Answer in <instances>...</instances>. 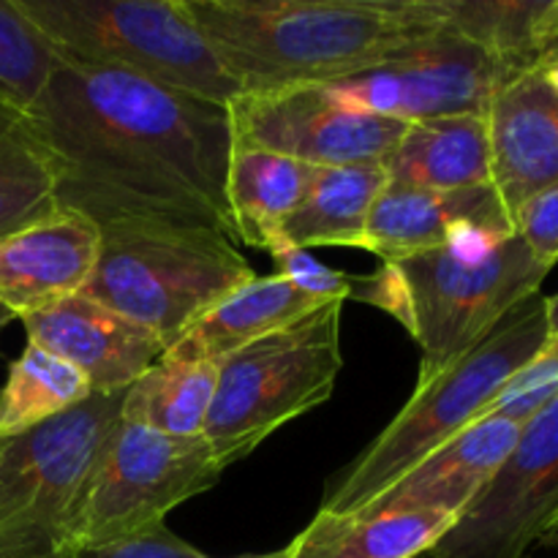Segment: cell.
Segmentation results:
<instances>
[{
	"mask_svg": "<svg viewBox=\"0 0 558 558\" xmlns=\"http://www.w3.org/2000/svg\"><path fill=\"white\" fill-rule=\"evenodd\" d=\"M27 112L52 158L60 207L98 227L194 223L234 240L227 104L60 60Z\"/></svg>",
	"mask_w": 558,
	"mask_h": 558,
	"instance_id": "cell-1",
	"label": "cell"
},
{
	"mask_svg": "<svg viewBox=\"0 0 558 558\" xmlns=\"http://www.w3.org/2000/svg\"><path fill=\"white\" fill-rule=\"evenodd\" d=\"M243 93L327 85L447 31L441 0H185Z\"/></svg>",
	"mask_w": 558,
	"mask_h": 558,
	"instance_id": "cell-2",
	"label": "cell"
},
{
	"mask_svg": "<svg viewBox=\"0 0 558 558\" xmlns=\"http://www.w3.org/2000/svg\"><path fill=\"white\" fill-rule=\"evenodd\" d=\"M548 272L515 232L472 229L439 248L379 262L371 276H357L352 300L390 314L414 338L417 385H425L539 294Z\"/></svg>",
	"mask_w": 558,
	"mask_h": 558,
	"instance_id": "cell-3",
	"label": "cell"
},
{
	"mask_svg": "<svg viewBox=\"0 0 558 558\" xmlns=\"http://www.w3.org/2000/svg\"><path fill=\"white\" fill-rule=\"evenodd\" d=\"M550 338L548 303L532 294L510 311L466 357L414 387L385 430L327 483L322 512L352 515L396 485L420 461L477 423Z\"/></svg>",
	"mask_w": 558,
	"mask_h": 558,
	"instance_id": "cell-4",
	"label": "cell"
},
{
	"mask_svg": "<svg viewBox=\"0 0 558 558\" xmlns=\"http://www.w3.org/2000/svg\"><path fill=\"white\" fill-rule=\"evenodd\" d=\"M238 243L210 227L123 221L101 227L87 298L161 338L163 352L207 308L254 281Z\"/></svg>",
	"mask_w": 558,
	"mask_h": 558,
	"instance_id": "cell-5",
	"label": "cell"
},
{
	"mask_svg": "<svg viewBox=\"0 0 558 558\" xmlns=\"http://www.w3.org/2000/svg\"><path fill=\"white\" fill-rule=\"evenodd\" d=\"M60 60L232 104L240 87L185 0H14Z\"/></svg>",
	"mask_w": 558,
	"mask_h": 558,
	"instance_id": "cell-6",
	"label": "cell"
},
{
	"mask_svg": "<svg viewBox=\"0 0 558 558\" xmlns=\"http://www.w3.org/2000/svg\"><path fill=\"white\" fill-rule=\"evenodd\" d=\"M343 305L330 300L223 360L205 425V441L223 469L330 401L343 371Z\"/></svg>",
	"mask_w": 558,
	"mask_h": 558,
	"instance_id": "cell-7",
	"label": "cell"
},
{
	"mask_svg": "<svg viewBox=\"0 0 558 558\" xmlns=\"http://www.w3.org/2000/svg\"><path fill=\"white\" fill-rule=\"evenodd\" d=\"M125 392L98 396L71 412L0 439V558H74L76 496Z\"/></svg>",
	"mask_w": 558,
	"mask_h": 558,
	"instance_id": "cell-8",
	"label": "cell"
},
{
	"mask_svg": "<svg viewBox=\"0 0 558 558\" xmlns=\"http://www.w3.org/2000/svg\"><path fill=\"white\" fill-rule=\"evenodd\" d=\"M227 469L202 439H178L120 414L76 496V550L101 548L167 523V515L205 494Z\"/></svg>",
	"mask_w": 558,
	"mask_h": 558,
	"instance_id": "cell-9",
	"label": "cell"
},
{
	"mask_svg": "<svg viewBox=\"0 0 558 558\" xmlns=\"http://www.w3.org/2000/svg\"><path fill=\"white\" fill-rule=\"evenodd\" d=\"M512 71L452 27L360 74L327 82L347 107L396 123L445 114H485Z\"/></svg>",
	"mask_w": 558,
	"mask_h": 558,
	"instance_id": "cell-10",
	"label": "cell"
},
{
	"mask_svg": "<svg viewBox=\"0 0 558 558\" xmlns=\"http://www.w3.org/2000/svg\"><path fill=\"white\" fill-rule=\"evenodd\" d=\"M558 518V392L523 423L510 456L456 526L439 558H526Z\"/></svg>",
	"mask_w": 558,
	"mask_h": 558,
	"instance_id": "cell-11",
	"label": "cell"
},
{
	"mask_svg": "<svg viewBox=\"0 0 558 558\" xmlns=\"http://www.w3.org/2000/svg\"><path fill=\"white\" fill-rule=\"evenodd\" d=\"M234 145L281 153L311 167L385 163L407 125L338 101L322 85L243 93L229 104Z\"/></svg>",
	"mask_w": 558,
	"mask_h": 558,
	"instance_id": "cell-12",
	"label": "cell"
},
{
	"mask_svg": "<svg viewBox=\"0 0 558 558\" xmlns=\"http://www.w3.org/2000/svg\"><path fill=\"white\" fill-rule=\"evenodd\" d=\"M27 343L74 365L93 392H125L163 354L161 338L87 294L22 316Z\"/></svg>",
	"mask_w": 558,
	"mask_h": 558,
	"instance_id": "cell-13",
	"label": "cell"
},
{
	"mask_svg": "<svg viewBox=\"0 0 558 558\" xmlns=\"http://www.w3.org/2000/svg\"><path fill=\"white\" fill-rule=\"evenodd\" d=\"M101 254V227L60 207L0 238V311L11 319L85 292Z\"/></svg>",
	"mask_w": 558,
	"mask_h": 558,
	"instance_id": "cell-14",
	"label": "cell"
},
{
	"mask_svg": "<svg viewBox=\"0 0 558 558\" xmlns=\"http://www.w3.org/2000/svg\"><path fill=\"white\" fill-rule=\"evenodd\" d=\"M490 185L510 221L539 191L558 183V96L539 71L507 80L490 101Z\"/></svg>",
	"mask_w": 558,
	"mask_h": 558,
	"instance_id": "cell-15",
	"label": "cell"
},
{
	"mask_svg": "<svg viewBox=\"0 0 558 558\" xmlns=\"http://www.w3.org/2000/svg\"><path fill=\"white\" fill-rule=\"evenodd\" d=\"M521 428L523 423L507 417L477 420L360 512H441L461 518L510 456Z\"/></svg>",
	"mask_w": 558,
	"mask_h": 558,
	"instance_id": "cell-16",
	"label": "cell"
},
{
	"mask_svg": "<svg viewBox=\"0 0 558 558\" xmlns=\"http://www.w3.org/2000/svg\"><path fill=\"white\" fill-rule=\"evenodd\" d=\"M472 229L515 232L494 185L430 191L390 185L381 191L365 227V248L381 262L452 243Z\"/></svg>",
	"mask_w": 558,
	"mask_h": 558,
	"instance_id": "cell-17",
	"label": "cell"
},
{
	"mask_svg": "<svg viewBox=\"0 0 558 558\" xmlns=\"http://www.w3.org/2000/svg\"><path fill=\"white\" fill-rule=\"evenodd\" d=\"M322 305V300L308 298L276 272L256 276L196 316L161 357L223 363L248 343L314 314Z\"/></svg>",
	"mask_w": 558,
	"mask_h": 558,
	"instance_id": "cell-18",
	"label": "cell"
},
{
	"mask_svg": "<svg viewBox=\"0 0 558 558\" xmlns=\"http://www.w3.org/2000/svg\"><path fill=\"white\" fill-rule=\"evenodd\" d=\"M390 185L461 191L490 185L485 114H445L409 123L385 158Z\"/></svg>",
	"mask_w": 558,
	"mask_h": 558,
	"instance_id": "cell-19",
	"label": "cell"
},
{
	"mask_svg": "<svg viewBox=\"0 0 558 558\" xmlns=\"http://www.w3.org/2000/svg\"><path fill=\"white\" fill-rule=\"evenodd\" d=\"M314 169L311 163L294 161L281 153L234 145L227 174L234 243L267 254L287 245L283 227L305 199Z\"/></svg>",
	"mask_w": 558,
	"mask_h": 558,
	"instance_id": "cell-20",
	"label": "cell"
},
{
	"mask_svg": "<svg viewBox=\"0 0 558 558\" xmlns=\"http://www.w3.org/2000/svg\"><path fill=\"white\" fill-rule=\"evenodd\" d=\"M458 518L441 512H316L287 545V558H414L434 548Z\"/></svg>",
	"mask_w": 558,
	"mask_h": 558,
	"instance_id": "cell-21",
	"label": "cell"
},
{
	"mask_svg": "<svg viewBox=\"0 0 558 558\" xmlns=\"http://www.w3.org/2000/svg\"><path fill=\"white\" fill-rule=\"evenodd\" d=\"M387 183L385 163L316 167L283 238L303 251L365 248V227Z\"/></svg>",
	"mask_w": 558,
	"mask_h": 558,
	"instance_id": "cell-22",
	"label": "cell"
},
{
	"mask_svg": "<svg viewBox=\"0 0 558 558\" xmlns=\"http://www.w3.org/2000/svg\"><path fill=\"white\" fill-rule=\"evenodd\" d=\"M58 210V178L31 112L0 98V238Z\"/></svg>",
	"mask_w": 558,
	"mask_h": 558,
	"instance_id": "cell-23",
	"label": "cell"
},
{
	"mask_svg": "<svg viewBox=\"0 0 558 558\" xmlns=\"http://www.w3.org/2000/svg\"><path fill=\"white\" fill-rule=\"evenodd\" d=\"M221 363L161 357L125 390L123 414L178 439H202Z\"/></svg>",
	"mask_w": 558,
	"mask_h": 558,
	"instance_id": "cell-24",
	"label": "cell"
},
{
	"mask_svg": "<svg viewBox=\"0 0 558 558\" xmlns=\"http://www.w3.org/2000/svg\"><path fill=\"white\" fill-rule=\"evenodd\" d=\"M93 396L85 374L36 343L11 360L0 387V439L38 428Z\"/></svg>",
	"mask_w": 558,
	"mask_h": 558,
	"instance_id": "cell-25",
	"label": "cell"
},
{
	"mask_svg": "<svg viewBox=\"0 0 558 558\" xmlns=\"http://www.w3.org/2000/svg\"><path fill=\"white\" fill-rule=\"evenodd\" d=\"M447 27L494 54L512 74L537 71L554 0H441Z\"/></svg>",
	"mask_w": 558,
	"mask_h": 558,
	"instance_id": "cell-26",
	"label": "cell"
},
{
	"mask_svg": "<svg viewBox=\"0 0 558 558\" xmlns=\"http://www.w3.org/2000/svg\"><path fill=\"white\" fill-rule=\"evenodd\" d=\"M60 58L14 0H0V98L31 109Z\"/></svg>",
	"mask_w": 558,
	"mask_h": 558,
	"instance_id": "cell-27",
	"label": "cell"
},
{
	"mask_svg": "<svg viewBox=\"0 0 558 558\" xmlns=\"http://www.w3.org/2000/svg\"><path fill=\"white\" fill-rule=\"evenodd\" d=\"M272 262H276V276L287 278L294 289L305 292L308 298L330 303V300H343L349 303L354 292V281L357 276L349 272H338L332 267L316 262L308 251L294 248V245H281L272 251Z\"/></svg>",
	"mask_w": 558,
	"mask_h": 558,
	"instance_id": "cell-28",
	"label": "cell"
},
{
	"mask_svg": "<svg viewBox=\"0 0 558 558\" xmlns=\"http://www.w3.org/2000/svg\"><path fill=\"white\" fill-rule=\"evenodd\" d=\"M74 558H287V550H267V554H243V556H210L196 545L185 543L172 532L167 523L134 534V537L118 539V543L101 545V548L80 550Z\"/></svg>",
	"mask_w": 558,
	"mask_h": 558,
	"instance_id": "cell-29",
	"label": "cell"
},
{
	"mask_svg": "<svg viewBox=\"0 0 558 558\" xmlns=\"http://www.w3.org/2000/svg\"><path fill=\"white\" fill-rule=\"evenodd\" d=\"M512 229L537 262L554 270L558 262V183L529 199L512 218Z\"/></svg>",
	"mask_w": 558,
	"mask_h": 558,
	"instance_id": "cell-30",
	"label": "cell"
},
{
	"mask_svg": "<svg viewBox=\"0 0 558 558\" xmlns=\"http://www.w3.org/2000/svg\"><path fill=\"white\" fill-rule=\"evenodd\" d=\"M550 60H558V0H554V9H550V20H548V31H545L543 58H539V65L550 63Z\"/></svg>",
	"mask_w": 558,
	"mask_h": 558,
	"instance_id": "cell-31",
	"label": "cell"
},
{
	"mask_svg": "<svg viewBox=\"0 0 558 558\" xmlns=\"http://www.w3.org/2000/svg\"><path fill=\"white\" fill-rule=\"evenodd\" d=\"M537 71H539V74H543V80L548 82L550 90H554L556 96H558V60H550V63L539 65Z\"/></svg>",
	"mask_w": 558,
	"mask_h": 558,
	"instance_id": "cell-32",
	"label": "cell"
},
{
	"mask_svg": "<svg viewBox=\"0 0 558 558\" xmlns=\"http://www.w3.org/2000/svg\"><path fill=\"white\" fill-rule=\"evenodd\" d=\"M548 303V327H550V338L558 336V294L554 298H545Z\"/></svg>",
	"mask_w": 558,
	"mask_h": 558,
	"instance_id": "cell-33",
	"label": "cell"
},
{
	"mask_svg": "<svg viewBox=\"0 0 558 558\" xmlns=\"http://www.w3.org/2000/svg\"><path fill=\"white\" fill-rule=\"evenodd\" d=\"M539 545H548V548H558V529L556 532H548L543 539H539Z\"/></svg>",
	"mask_w": 558,
	"mask_h": 558,
	"instance_id": "cell-34",
	"label": "cell"
},
{
	"mask_svg": "<svg viewBox=\"0 0 558 558\" xmlns=\"http://www.w3.org/2000/svg\"><path fill=\"white\" fill-rule=\"evenodd\" d=\"M9 322H14V319H11L9 314H3V311H0V336H3V330H5V325H9Z\"/></svg>",
	"mask_w": 558,
	"mask_h": 558,
	"instance_id": "cell-35",
	"label": "cell"
},
{
	"mask_svg": "<svg viewBox=\"0 0 558 558\" xmlns=\"http://www.w3.org/2000/svg\"><path fill=\"white\" fill-rule=\"evenodd\" d=\"M414 558H439L434 554V550H425V554H420V556H414Z\"/></svg>",
	"mask_w": 558,
	"mask_h": 558,
	"instance_id": "cell-36",
	"label": "cell"
},
{
	"mask_svg": "<svg viewBox=\"0 0 558 558\" xmlns=\"http://www.w3.org/2000/svg\"><path fill=\"white\" fill-rule=\"evenodd\" d=\"M556 529H558V518L554 521V526H550V532H556Z\"/></svg>",
	"mask_w": 558,
	"mask_h": 558,
	"instance_id": "cell-37",
	"label": "cell"
}]
</instances>
